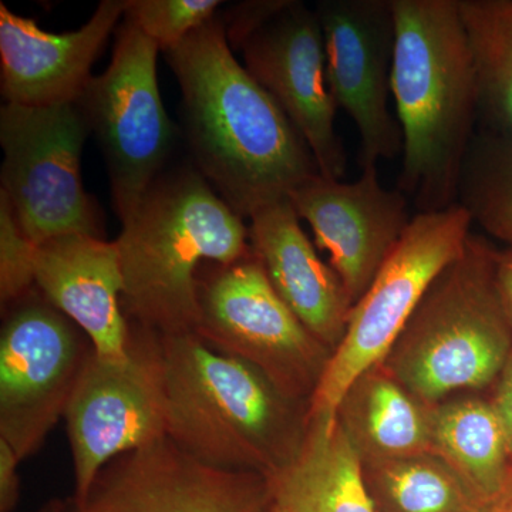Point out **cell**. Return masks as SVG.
Returning <instances> with one entry per match:
<instances>
[{"label": "cell", "instance_id": "1", "mask_svg": "<svg viewBox=\"0 0 512 512\" xmlns=\"http://www.w3.org/2000/svg\"><path fill=\"white\" fill-rule=\"evenodd\" d=\"M165 56L194 167L244 220L319 174L299 131L234 56L221 18Z\"/></svg>", "mask_w": 512, "mask_h": 512}, {"label": "cell", "instance_id": "4", "mask_svg": "<svg viewBox=\"0 0 512 512\" xmlns=\"http://www.w3.org/2000/svg\"><path fill=\"white\" fill-rule=\"evenodd\" d=\"M121 227L124 312L160 336L197 333L200 266L252 254L244 218L194 165L164 171Z\"/></svg>", "mask_w": 512, "mask_h": 512}, {"label": "cell", "instance_id": "11", "mask_svg": "<svg viewBox=\"0 0 512 512\" xmlns=\"http://www.w3.org/2000/svg\"><path fill=\"white\" fill-rule=\"evenodd\" d=\"M200 312L197 333L208 345L311 403L333 352L282 301L254 252L200 281Z\"/></svg>", "mask_w": 512, "mask_h": 512}, {"label": "cell", "instance_id": "13", "mask_svg": "<svg viewBox=\"0 0 512 512\" xmlns=\"http://www.w3.org/2000/svg\"><path fill=\"white\" fill-rule=\"evenodd\" d=\"M315 10L330 93L355 123L362 170L393 160L402 154L403 136L389 107L396 43L392 0H322Z\"/></svg>", "mask_w": 512, "mask_h": 512}, {"label": "cell", "instance_id": "19", "mask_svg": "<svg viewBox=\"0 0 512 512\" xmlns=\"http://www.w3.org/2000/svg\"><path fill=\"white\" fill-rule=\"evenodd\" d=\"M433 409L376 365L357 377L335 413L365 463L434 453Z\"/></svg>", "mask_w": 512, "mask_h": 512}, {"label": "cell", "instance_id": "15", "mask_svg": "<svg viewBox=\"0 0 512 512\" xmlns=\"http://www.w3.org/2000/svg\"><path fill=\"white\" fill-rule=\"evenodd\" d=\"M289 200L308 222L318 248L328 252L352 305L370 288L413 218L409 198L399 188H384L377 167L365 168L353 183L313 175Z\"/></svg>", "mask_w": 512, "mask_h": 512}, {"label": "cell", "instance_id": "17", "mask_svg": "<svg viewBox=\"0 0 512 512\" xmlns=\"http://www.w3.org/2000/svg\"><path fill=\"white\" fill-rule=\"evenodd\" d=\"M37 291L72 320L101 359L124 362L131 323L123 308V272L116 242L72 234L37 245Z\"/></svg>", "mask_w": 512, "mask_h": 512}, {"label": "cell", "instance_id": "22", "mask_svg": "<svg viewBox=\"0 0 512 512\" xmlns=\"http://www.w3.org/2000/svg\"><path fill=\"white\" fill-rule=\"evenodd\" d=\"M376 512H484L487 504L434 453L362 463Z\"/></svg>", "mask_w": 512, "mask_h": 512}, {"label": "cell", "instance_id": "2", "mask_svg": "<svg viewBox=\"0 0 512 512\" xmlns=\"http://www.w3.org/2000/svg\"><path fill=\"white\" fill-rule=\"evenodd\" d=\"M392 96L402 128L400 191L417 212L457 204L478 117L476 73L458 0H392Z\"/></svg>", "mask_w": 512, "mask_h": 512}, {"label": "cell", "instance_id": "3", "mask_svg": "<svg viewBox=\"0 0 512 512\" xmlns=\"http://www.w3.org/2000/svg\"><path fill=\"white\" fill-rule=\"evenodd\" d=\"M167 390V437L207 466L269 480L298 457L311 403L286 396L244 360L198 333L160 336Z\"/></svg>", "mask_w": 512, "mask_h": 512}, {"label": "cell", "instance_id": "24", "mask_svg": "<svg viewBox=\"0 0 512 512\" xmlns=\"http://www.w3.org/2000/svg\"><path fill=\"white\" fill-rule=\"evenodd\" d=\"M458 204L491 237L512 247V140L483 133L468 150Z\"/></svg>", "mask_w": 512, "mask_h": 512}, {"label": "cell", "instance_id": "6", "mask_svg": "<svg viewBox=\"0 0 512 512\" xmlns=\"http://www.w3.org/2000/svg\"><path fill=\"white\" fill-rule=\"evenodd\" d=\"M221 20L245 69L308 144L319 174L342 180L348 157L336 131L338 107L329 89L325 40L315 8L296 0L245 2Z\"/></svg>", "mask_w": 512, "mask_h": 512}, {"label": "cell", "instance_id": "20", "mask_svg": "<svg viewBox=\"0 0 512 512\" xmlns=\"http://www.w3.org/2000/svg\"><path fill=\"white\" fill-rule=\"evenodd\" d=\"M271 484L275 503L295 512H376L336 413H309L298 457Z\"/></svg>", "mask_w": 512, "mask_h": 512}, {"label": "cell", "instance_id": "28", "mask_svg": "<svg viewBox=\"0 0 512 512\" xmlns=\"http://www.w3.org/2000/svg\"><path fill=\"white\" fill-rule=\"evenodd\" d=\"M490 390L491 394L488 399L503 423L512 453V353Z\"/></svg>", "mask_w": 512, "mask_h": 512}, {"label": "cell", "instance_id": "10", "mask_svg": "<svg viewBox=\"0 0 512 512\" xmlns=\"http://www.w3.org/2000/svg\"><path fill=\"white\" fill-rule=\"evenodd\" d=\"M63 419L73 460V503L79 504L111 461L167 437L160 335L131 322L124 362L101 359L93 350Z\"/></svg>", "mask_w": 512, "mask_h": 512}, {"label": "cell", "instance_id": "12", "mask_svg": "<svg viewBox=\"0 0 512 512\" xmlns=\"http://www.w3.org/2000/svg\"><path fill=\"white\" fill-rule=\"evenodd\" d=\"M92 352L82 330L37 288L6 308L0 333V439L20 460L33 456L64 417Z\"/></svg>", "mask_w": 512, "mask_h": 512}, {"label": "cell", "instance_id": "30", "mask_svg": "<svg viewBox=\"0 0 512 512\" xmlns=\"http://www.w3.org/2000/svg\"><path fill=\"white\" fill-rule=\"evenodd\" d=\"M484 512H512V487L494 503L487 505Z\"/></svg>", "mask_w": 512, "mask_h": 512}, {"label": "cell", "instance_id": "21", "mask_svg": "<svg viewBox=\"0 0 512 512\" xmlns=\"http://www.w3.org/2000/svg\"><path fill=\"white\" fill-rule=\"evenodd\" d=\"M433 451L447 461L485 504L512 487V453L488 397L463 393L433 409Z\"/></svg>", "mask_w": 512, "mask_h": 512}, {"label": "cell", "instance_id": "9", "mask_svg": "<svg viewBox=\"0 0 512 512\" xmlns=\"http://www.w3.org/2000/svg\"><path fill=\"white\" fill-rule=\"evenodd\" d=\"M114 40L109 67L90 79L76 104L106 160L123 225L164 173L174 126L158 87L156 43L126 18Z\"/></svg>", "mask_w": 512, "mask_h": 512}, {"label": "cell", "instance_id": "29", "mask_svg": "<svg viewBox=\"0 0 512 512\" xmlns=\"http://www.w3.org/2000/svg\"><path fill=\"white\" fill-rule=\"evenodd\" d=\"M495 282L512 329V247L495 254Z\"/></svg>", "mask_w": 512, "mask_h": 512}, {"label": "cell", "instance_id": "16", "mask_svg": "<svg viewBox=\"0 0 512 512\" xmlns=\"http://www.w3.org/2000/svg\"><path fill=\"white\" fill-rule=\"evenodd\" d=\"M124 9L126 0H103L82 28L50 33L0 3V89L6 103H76Z\"/></svg>", "mask_w": 512, "mask_h": 512}, {"label": "cell", "instance_id": "27", "mask_svg": "<svg viewBox=\"0 0 512 512\" xmlns=\"http://www.w3.org/2000/svg\"><path fill=\"white\" fill-rule=\"evenodd\" d=\"M20 463L8 441L0 439V512H12L19 503Z\"/></svg>", "mask_w": 512, "mask_h": 512}, {"label": "cell", "instance_id": "5", "mask_svg": "<svg viewBox=\"0 0 512 512\" xmlns=\"http://www.w3.org/2000/svg\"><path fill=\"white\" fill-rule=\"evenodd\" d=\"M495 254L471 234L430 286L380 366L436 406L491 389L512 353V329L495 282Z\"/></svg>", "mask_w": 512, "mask_h": 512}, {"label": "cell", "instance_id": "25", "mask_svg": "<svg viewBox=\"0 0 512 512\" xmlns=\"http://www.w3.org/2000/svg\"><path fill=\"white\" fill-rule=\"evenodd\" d=\"M220 0H126L124 18L170 52L217 16Z\"/></svg>", "mask_w": 512, "mask_h": 512}, {"label": "cell", "instance_id": "14", "mask_svg": "<svg viewBox=\"0 0 512 512\" xmlns=\"http://www.w3.org/2000/svg\"><path fill=\"white\" fill-rule=\"evenodd\" d=\"M269 478L221 470L165 439L117 457L70 512H272Z\"/></svg>", "mask_w": 512, "mask_h": 512}, {"label": "cell", "instance_id": "8", "mask_svg": "<svg viewBox=\"0 0 512 512\" xmlns=\"http://www.w3.org/2000/svg\"><path fill=\"white\" fill-rule=\"evenodd\" d=\"M89 134L76 103H6L0 110V194L35 245L72 234L103 238L99 208L80 171Z\"/></svg>", "mask_w": 512, "mask_h": 512}, {"label": "cell", "instance_id": "18", "mask_svg": "<svg viewBox=\"0 0 512 512\" xmlns=\"http://www.w3.org/2000/svg\"><path fill=\"white\" fill-rule=\"evenodd\" d=\"M248 227L252 252L275 292L333 352L348 329L353 305L338 274L320 259L303 231L291 200L255 212Z\"/></svg>", "mask_w": 512, "mask_h": 512}, {"label": "cell", "instance_id": "7", "mask_svg": "<svg viewBox=\"0 0 512 512\" xmlns=\"http://www.w3.org/2000/svg\"><path fill=\"white\" fill-rule=\"evenodd\" d=\"M473 224L458 202L414 215L370 288L352 306L345 336L312 396L311 414L335 413L357 377L382 362L437 276L463 254Z\"/></svg>", "mask_w": 512, "mask_h": 512}, {"label": "cell", "instance_id": "26", "mask_svg": "<svg viewBox=\"0 0 512 512\" xmlns=\"http://www.w3.org/2000/svg\"><path fill=\"white\" fill-rule=\"evenodd\" d=\"M37 245L20 229L8 200L0 194V302L8 308L36 288Z\"/></svg>", "mask_w": 512, "mask_h": 512}, {"label": "cell", "instance_id": "31", "mask_svg": "<svg viewBox=\"0 0 512 512\" xmlns=\"http://www.w3.org/2000/svg\"><path fill=\"white\" fill-rule=\"evenodd\" d=\"M272 512H295L292 510H289V508L284 507V505H279L275 503L274 510Z\"/></svg>", "mask_w": 512, "mask_h": 512}, {"label": "cell", "instance_id": "23", "mask_svg": "<svg viewBox=\"0 0 512 512\" xmlns=\"http://www.w3.org/2000/svg\"><path fill=\"white\" fill-rule=\"evenodd\" d=\"M476 73L478 116L512 140V0H458Z\"/></svg>", "mask_w": 512, "mask_h": 512}]
</instances>
